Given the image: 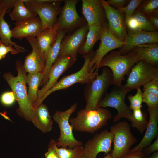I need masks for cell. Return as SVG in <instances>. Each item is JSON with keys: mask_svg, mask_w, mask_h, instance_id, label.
Listing matches in <instances>:
<instances>
[{"mask_svg": "<svg viewBox=\"0 0 158 158\" xmlns=\"http://www.w3.org/2000/svg\"><path fill=\"white\" fill-rule=\"evenodd\" d=\"M149 22L157 30L158 29V11L152 13L145 15Z\"/></svg>", "mask_w": 158, "mask_h": 158, "instance_id": "obj_41", "label": "cell"}, {"mask_svg": "<svg viewBox=\"0 0 158 158\" xmlns=\"http://www.w3.org/2000/svg\"><path fill=\"white\" fill-rule=\"evenodd\" d=\"M136 89L137 92L135 95H130L127 97V98L130 103V105L129 107L132 111L141 109L142 107V92L140 88Z\"/></svg>", "mask_w": 158, "mask_h": 158, "instance_id": "obj_34", "label": "cell"}, {"mask_svg": "<svg viewBox=\"0 0 158 158\" xmlns=\"http://www.w3.org/2000/svg\"><path fill=\"white\" fill-rule=\"evenodd\" d=\"M147 158H158V150L153 153Z\"/></svg>", "mask_w": 158, "mask_h": 158, "instance_id": "obj_47", "label": "cell"}, {"mask_svg": "<svg viewBox=\"0 0 158 158\" xmlns=\"http://www.w3.org/2000/svg\"><path fill=\"white\" fill-rule=\"evenodd\" d=\"M101 74L86 84L84 91L86 101L85 109L87 110L99 108V103L105 95L107 90L113 84L114 79L111 70L104 67Z\"/></svg>", "mask_w": 158, "mask_h": 158, "instance_id": "obj_4", "label": "cell"}, {"mask_svg": "<svg viewBox=\"0 0 158 158\" xmlns=\"http://www.w3.org/2000/svg\"><path fill=\"white\" fill-rule=\"evenodd\" d=\"M142 97L143 102L147 104V107H158V96L143 91Z\"/></svg>", "mask_w": 158, "mask_h": 158, "instance_id": "obj_36", "label": "cell"}, {"mask_svg": "<svg viewBox=\"0 0 158 158\" xmlns=\"http://www.w3.org/2000/svg\"><path fill=\"white\" fill-rule=\"evenodd\" d=\"M6 11V9L4 8L3 11L0 14V40L6 46H12L21 52H24L26 50L24 47L17 44L11 40L12 37L11 30L4 18Z\"/></svg>", "mask_w": 158, "mask_h": 158, "instance_id": "obj_28", "label": "cell"}, {"mask_svg": "<svg viewBox=\"0 0 158 158\" xmlns=\"http://www.w3.org/2000/svg\"><path fill=\"white\" fill-rule=\"evenodd\" d=\"M95 52L93 51L83 57L85 61L81 68L74 73L63 77L37 102L34 108H35L42 103L43 101L47 97L55 91L68 88L77 83L81 84H86L91 80L95 78L98 74V71H95L94 72H89L88 67L89 63L93 57Z\"/></svg>", "mask_w": 158, "mask_h": 158, "instance_id": "obj_5", "label": "cell"}, {"mask_svg": "<svg viewBox=\"0 0 158 158\" xmlns=\"http://www.w3.org/2000/svg\"><path fill=\"white\" fill-rule=\"evenodd\" d=\"M110 111L102 107L87 110L83 109L75 117L69 118L73 129L76 131L94 133L105 126L112 117Z\"/></svg>", "mask_w": 158, "mask_h": 158, "instance_id": "obj_2", "label": "cell"}, {"mask_svg": "<svg viewBox=\"0 0 158 158\" xmlns=\"http://www.w3.org/2000/svg\"><path fill=\"white\" fill-rule=\"evenodd\" d=\"M25 38L30 44L32 51L25 57L23 65L24 69L29 73H43L46 65L45 54L42 51L36 37L28 36Z\"/></svg>", "mask_w": 158, "mask_h": 158, "instance_id": "obj_18", "label": "cell"}, {"mask_svg": "<svg viewBox=\"0 0 158 158\" xmlns=\"http://www.w3.org/2000/svg\"><path fill=\"white\" fill-rule=\"evenodd\" d=\"M88 30L87 23L76 28L71 34L66 35L61 41L58 56H68L76 61L78 51L85 41Z\"/></svg>", "mask_w": 158, "mask_h": 158, "instance_id": "obj_12", "label": "cell"}, {"mask_svg": "<svg viewBox=\"0 0 158 158\" xmlns=\"http://www.w3.org/2000/svg\"><path fill=\"white\" fill-rule=\"evenodd\" d=\"M149 120L146 132L141 141L136 146L130 149L129 152L142 150L150 145L158 137V107H148Z\"/></svg>", "mask_w": 158, "mask_h": 158, "instance_id": "obj_20", "label": "cell"}, {"mask_svg": "<svg viewBox=\"0 0 158 158\" xmlns=\"http://www.w3.org/2000/svg\"><path fill=\"white\" fill-rule=\"evenodd\" d=\"M59 30L56 23L51 28H47L36 37L42 51L46 53L54 44Z\"/></svg>", "mask_w": 158, "mask_h": 158, "instance_id": "obj_26", "label": "cell"}, {"mask_svg": "<svg viewBox=\"0 0 158 158\" xmlns=\"http://www.w3.org/2000/svg\"><path fill=\"white\" fill-rule=\"evenodd\" d=\"M114 88L111 92L107 93L100 102L99 107H110L115 108L117 114L114 118L113 121L116 122L121 118H126L130 121L132 111L126 104L125 96L130 90L123 85Z\"/></svg>", "mask_w": 158, "mask_h": 158, "instance_id": "obj_8", "label": "cell"}, {"mask_svg": "<svg viewBox=\"0 0 158 158\" xmlns=\"http://www.w3.org/2000/svg\"><path fill=\"white\" fill-rule=\"evenodd\" d=\"M132 50L136 52L140 60H144L157 66L158 64V44L140 45Z\"/></svg>", "mask_w": 158, "mask_h": 158, "instance_id": "obj_24", "label": "cell"}, {"mask_svg": "<svg viewBox=\"0 0 158 158\" xmlns=\"http://www.w3.org/2000/svg\"><path fill=\"white\" fill-rule=\"evenodd\" d=\"M24 1V0H19L9 14L11 19L16 23L37 16L36 13L31 11L26 7Z\"/></svg>", "mask_w": 158, "mask_h": 158, "instance_id": "obj_29", "label": "cell"}, {"mask_svg": "<svg viewBox=\"0 0 158 158\" xmlns=\"http://www.w3.org/2000/svg\"><path fill=\"white\" fill-rule=\"evenodd\" d=\"M16 66L18 71L16 76L8 72L4 74L3 77L11 87L18 103L19 107L17 110L18 113L26 120L30 121L34 109L30 103L27 93L26 71L20 60L16 61Z\"/></svg>", "mask_w": 158, "mask_h": 158, "instance_id": "obj_1", "label": "cell"}, {"mask_svg": "<svg viewBox=\"0 0 158 158\" xmlns=\"http://www.w3.org/2000/svg\"><path fill=\"white\" fill-rule=\"evenodd\" d=\"M103 158H112L111 152L107 154Z\"/></svg>", "mask_w": 158, "mask_h": 158, "instance_id": "obj_50", "label": "cell"}, {"mask_svg": "<svg viewBox=\"0 0 158 158\" xmlns=\"http://www.w3.org/2000/svg\"><path fill=\"white\" fill-rule=\"evenodd\" d=\"M100 40L98 49L89 63L88 68L89 72L98 71L99 64L107 54L114 49L122 47L124 44L112 34L107 24L103 27Z\"/></svg>", "mask_w": 158, "mask_h": 158, "instance_id": "obj_13", "label": "cell"}, {"mask_svg": "<svg viewBox=\"0 0 158 158\" xmlns=\"http://www.w3.org/2000/svg\"><path fill=\"white\" fill-rule=\"evenodd\" d=\"M64 5L56 23L59 30L71 34L77 28L87 23L83 17L78 14L76 6L79 0H63Z\"/></svg>", "mask_w": 158, "mask_h": 158, "instance_id": "obj_11", "label": "cell"}, {"mask_svg": "<svg viewBox=\"0 0 158 158\" xmlns=\"http://www.w3.org/2000/svg\"><path fill=\"white\" fill-rule=\"evenodd\" d=\"M4 8L7 11L13 8L19 0H2Z\"/></svg>", "mask_w": 158, "mask_h": 158, "instance_id": "obj_46", "label": "cell"}, {"mask_svg": "<svg viewBox=\"0 0 158 158\" xmlns=\"http://www.w3.org/2000/svg\"><path fill=\"white\" fill-rule=\"evenodd\" d=\"M132 113L130 120L131 125L142 133L146 130L148 125L146 115L141 109L132 111Z\"/></svg>", "mask_w": 158, "mask_h": 158, "instance_id": "obj_30", "label": "cell"}, {"mask_svg": "<svg viewBox=\"0 0 158 158\" xmlns=\"http://www.w3.org/2000/svg\"><path fill=\"white\" fill-rule=\"evenodd\" d=\"M128 1L127 0H108L106 1L109 5L120 9L124 7V5Z\"/></svg>", "mask_w": 158, "mask_h": 158, "instance_id": "obj_44", "label": "cell"}, {"mask_svg": "<svg viewBox=\"0 0 158 158\" xmlns=\"http://www.w3.org/2000/svg\"><path fill=\"white\" fill-rule=\"evenodd\" d=\"M0 115L6 119L11 121L9 118L7 116L6 113V112H0Z\"/></svg>", "mask_w": 158, "mask_h": 158, "instance_id": "obj_48", "label": "cell"}, {"mask_svg": "<svg viewBox=\"0 0 158 158\" xmlns=\"http://www.w3.org/2000/svg\"><path fill=\"white\" fill-rule=\"evenodd\" d=\"M143 1L142 0H132L126 7L118 9L125 13V23L132 16L136 9Z\"/></svg>", "mask_w": 158, "mask_h": 158, "instance_id": "obj_35", "label": "cell"}, {"mask_svg": "<svg viewBox=\"0 0 158 158\" xmlns=\"http://www.w3.org/2000/svg\"><path fill=\"white\" fill-rule=\"evenodd\" d=\"M81 13L88 26H104L107 24L101 0H82Z\"/></svg>", "mask_w": 158, "mask_h": 158, "instance_id": "obj_17", "label": "cell"}, {"mask_svg": "<svg viewBox=\"0 0 158 158\" xmlns=\"http://www.w3.org/2000/svg\"><path fill=\"white\" fill-rule=\"evenodd\" d=\"M158 79V66L140 60L131 68L123 86L130 90L140 88L150 81Z\"/></svg>", "mask_w": 158, "mask_h": 158, "instance_id": "obj_9", "label": "cell"}, {"mask_svg": "<svg viewBox=\"0 0 158 158\" xmlns=\"http://www.w3.org/2000/svg\"><path fill=\"white\" fill-rule=\"evenodd\" d=\"M113 138L112 133L107 129L96 134L84 144L83 156L85 158H96L100 152L105 154L111 152Z\"/></svg>", "mask_w": 158, "mask_h": 158, "instance_id": "obj_14", "label": "cell"}, {"mask_svg": "<svg viewBox=\"0 0 158 158\" xmlns=\"http://www.w3.org/2000/svg\"><path fill=\"white\" fill-rule=\"evenodd\" d=\"M75 61L69 56L58 57L50 69L47 82L41 89L38 90L37 99L33 106V108L37 102L45 93L56 84L60 76L71 67Z\"/></svg>", "mask_w": 158, "mask_h": 158, "instance_id": "obj_16", "label": "cell"}, {"mask_svg": "<svg viewBox=\"0 0 158 158\" xmlns=\"http://www.w3.org/2000/svg\"><path fill=\"white\" fill-rule=\"evenodd\" d=\"M57 141L51 139L48 145L47 151L45 153V158H59L57 151Z\"/></svg>", "mask_w": 158, "mask_h": 158, "instance_id": "obj_37", "label": "cell"}, {"mask_svg": "<svg viewBox=\"0 0 158 158\" xmlns=\"http://www.w3.org/2000/svg\"><path fill=\"white\" fill-rule=\"evenodd\" d=\"M84 149L80 145L72 148L57 147L56 150L59 158H80L83 156Z\"/></svg>", "mask_w": 158, "mask_h": 158, "instance_id": "obj_31", "label": "cell"}, {"mask_svg": "<svg viewBox=\"0 0 158 158\" xmlns=\"http://www.w3.org/2000/svg\"><path fill=\"white\" fill-rule=\"evenodd\" d=\"M113 135L112 158H120L129 152L131 147L137 141L132 134L130 125L125 121L118 122L111 127Z\"/></svg>", "mask_w": 158, "mask_h": 158, "instance_id": "obj_6", "label": "cell"}, {"mask_svg": "<svg viewBox=\"0 0 158 158\" xmlns=\"http://www.w3.org/2000/svg\"><path fill=\"white\" fill-rule=\"evenodd\" d=\"M67 34L65 30H59L54 44L45 54L46 57V65L42 73L43 78L40 85H44L47 82L50 69L59 55L62 40Z\"/></svg>", "mask_w": 158, "mask_h": 158, "instance_id": "obj_23", "label": "cell"}, {"mask_svg": "<svg viewBox=\"0 0 158 158\" xmlns=\"http://www.w3.org/2000/svg\"><path fill=\"white\" fill-rule=\"evenodd\" d=\"M120 158H146V155L142 150L132 152H128L127 154Z\"/></svg>", "mask_w": 158, "mask_h": 158, "instance_id": "obj_45", "label": "cell"}, {"mask_svg": "<svg viewBox=\"0 0 158 158\" xmlns=\"http://www.w3.org/2000/svg\"><path fill=\"white\" fill-rule=\"evenodd\" d=\"M142 86L143 91L158 96V79L153 80Z\"/></svg>", "mask_w": 158, "mask_h": 158, "instance_id": "obj_38", "label": "cell"}, {"mask_svg": "<svg viewBox=\"0 0 158 158\" xmlns=\"http://www.w3.org/2000/svg\"><path fill=\"white\" fill-rule=\"evenodd\" d=\"M55 1L44 3H37L34 0H24L26 7L31 11L38 15L42 24V31L48 28H51L57 22V16L60 13L62 8L61 1Z\"/></svg>", "mask_w": 158, "mask_h": 158, "instance_id": "obj_10", "label": "cell"}, {"mask_svg": "<svg viewBox=\"0 0 158 158\" xmlns=\"http://www.w3.org/2000/svg\"><path fill=\"white\" fill-rule=\"evenodd\" d=\"M125 23L126 27L127 26L129 30H140L138 23L132 16L125 22Z\"/></svg>", "mask_w": 158, "mask_h": 158, "instance_id": "obj_42", "label": "cell"}, {"mask_svg": "<svg viewBox=\"0 0 158 158\" xmlns=\"http://www.w3.org/2000/svg\"><path fill=\"white\" fill-rule=\"evenodd\" d=\"M9 52L13 54L21 52L20 50L13 47L12 46L5 45L0 40V55L2 58H5L6 54Z\"/></svg>", "mask_w": 158, "mask_h": 158, "instance_id": "obj_40", "label": "cell"}, {"mask_svg": "<svg viewBox=\"0 0 158 158\" xmlns=\"http://www.w3.org/2000/svg\"><path fill=\"white\" fill-rule=\"evenodd\" d=\"M158 43L157 31L129 30L126 42L119 51L121 55H125L138 45Z\"/></svg>", "mask_w": 158, "mask_h": 158, "instance_id": "obj_19", "label": "cell"}, {"mask_svg": "<svg viewBox=\"0 0 158 158\" xmlns=\"http://www.w3.org/2000/svg\"><path fill=\"white\" fill-rule=\"evenodd\" d=\"M139 56L132 50L125 55H122L119 51H113L102 59L98 66V69L104 66L109 68L112 73L113 85L121 87L132 68L140 61Z\"/></svg>", "mask_w": 158, "mask_h": 158, "instance_id": "obj_3", "label": "cell"}, {"mask_svg": "<svg viewBox=\"0 0 158 158\" xmlns=\"http://www.w3.org/2000/svg\"><path fill=\"white\" fill-rule=\"evenodd\" d=\"M132 16L138 23L141 30L148 32L157 31L147 19L145 16L137 10L135 11Z\"/></svg>", "mask_w": 158, "mask_h": 158, "instance_id": "obj_32", "label": "cell"}, {"mask_svg": "<svg viewBox=\"0 0 158 158\" xmlns=\"http://www.w3.org/2000/svg\"><path fill=\"white\" fill-rule=\"evenodd\" d=\"M77 107L76 103L66 111H56L52 116L60 130V135L56 143L58 147L72 148L83 145L82 142L76 140L74 137L73 128L69 122L70 116L76 111Z\"/></svg>", "mask_w": 158, "mask_h": 158, "instance_id": "obj_7", "label": "cell"}, {"mask_svg": "<svg viewBox=\"0 0 158 158\" xmlns=\"http://www.w3.org/2000/svg\"><path fill=\"white\" fill-rule=\"evenodd\" d=\"M2 59V57L0 55V60H1Z\"/></svg>", "mask_w": 158, "mask_h": 158, "instance_id": "obj_51", "label": "cell"}, {"mask_svg": "<svg viewBox=\"0 0 158 158\" xmlns=\"http://www.w3.org/2000/svg\"><path fill=\"white\" fill-rule=\"evenodd\" d=\"M80 158H85L83 156Z\"/></svg>", "mask_w": 158, "mask_h": 158, "instance_id": "obj_52", "label": "cell"}, {"mask_svg": "<svg viewBox=\"0 0 158 158\" xmlns=\"http://www.w3.org/2000/svg\"><path fill=\"white\" fill-rule=\"evenodd\" d=\"M30 121L34 126L44 133L51 131L53 121L47 106L42 103L34 109Z\"/></svg>", "mask_w": 158, "mask_h": 158, "instance_id": "obj_22", "label": "cell"}, {"mask_svg": "<svg viewBox=\"0 0 158 158\" xmlns=\"http://www.w3.org/2000/svg\"><path fill=\"white\" fill-rule=\"evenodd\" d=\"M11 30L12 37L21 40L30 36L37 37L42 32V24L38 16L16 23Z\"/></svg>", "mask_w": 158, "mask_h": 158, "instance_id": "obj_21", "label": "cell"}, {"mask_svg": "<svg viewBox=\"0 0 158 158\" xmlns=\"http://www.w3.org/2000/svg\"><path fill=\"white\" fill-rule=\"evenodd\" d=\"M146 155H149L158 150V137L154 142L151 145L145 148L142 150Z\"/></svg>", "mask_w": 158, "mask_h": 158, "instance_id": "obj_43", "label": "cell"}, {"mask_svg": "<svg viewBox=\"0 0 158 158\" xmlns=\"http://www.w3.org/2000/svg\"><path fill=\"white\" fill-rule=\"evenodd\" d=\"M104 26H88L85 41L78 53L82 55L83 58L93 51V49L95 44L97 41L100 40Z\"/></svg>", "mask_w": 158, "mask_h": 158, "instance_id": "obj_25", "label": "cell"}, {"mask_svg": "<svg viewBox=\"0 0 158 158\" xmlns=\"http://www.w3.org/2000/svg\"><path fill=\"white\" fill-rule=\"evenodd\" d=\"M4 9L2 0H0V14L3 11Z\"/></svg>", "mask_w": 158, "mask_h": 158, "instance_id": "obj_49", "label": "cell"}, {"mask_svg": "<svg viewBox=\"0 0 158 158\" xmlns=\"http://www.w3.org/2000/svg\"><path fill=\"white\" fill-rule=\"evenodd\" d=\"M16 100L14 95L12 91L7 92L3 93L0 98L1 104L5 106L12 104Z\"/></svg>", "mask_w": 158, "mask_h": 158, "instance_id": "obj_39", "label": "cell"}, {"mask_svg": "<svg viewBox=\"0 0 158 158\" xmlns=\"http://www.w3.org/2000/svg\"><path fill=\"white\" fill-rule=\"evenodd\" d=\"M43 78V74L40 72L28 73L27 75L26 83L28 86V95L30 103L32 107L37 101L38 87Z\"/></svg>", "mask_w": 158, "mask_h": 158, "instance_id": "obj_27", "label": "cell"}, {"mask_svg": "<svg viewBox=\"0 0 158 158\" xmlns=\"http://www.w3.org/2000/svg\"><path fill=\"white\" fill-rule=\"evenodd\" d=\"M140 6L137 10L143 15H147L157 10L158 0L143 1Z\"/></svg>", "mask_w": 158, "mask_h": 158, "instance_id": "obj_33", "label": "cell"}, {"mask_svg": "<svg viewBox=\"0 0 158 158\" xmlns=\"http://www.w3.org/2000/svg\"><path fill=\"white\" fill-rule=\"evenodd\" d=\"M104 8L108 26L111 33L119 41L125 42L127 35L123 12L109 5L104 0H101Z\"/></svg>", "mask_w": 158, "mask_h": 158, "instance_id": "obj_15", "label": "cell"}]
</instances>
